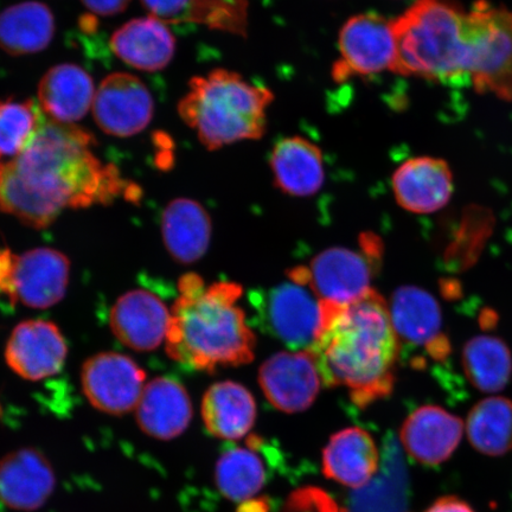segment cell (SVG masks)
Returning a JSON list of instances; mask_svg holds the SVG:
<instances>
[{"mask_svg": "<svg viewBox=\"0 0 512 512\" xmlns=\"http://www.w3.org/2000/svg\"><path fill=\"white\" fill-rule=\"evenodd\" d=\"M94 143L79 126L44 120L21 155L0 162V210L42 229L66 209L108 204L120 196L134 200L139 190L94 155Z\"/></svg>", "mask_w": 512, "mask_h": 512, "instance_id": "1", "label": "cell"}, {"mask_svg": "<svg viewBox=\"0 0 512 512\" xmlns=\"http://www.w3.org/2000/svg\"><path fill=\"white\" fill-rule=\"evenodd\" d=\"M322 306L323 323L309 351L325 386L348 389L360 408L388 398L401 343L386 299L371 288L350 305Z\"/></svg>", "mask_w": 512, "mask_h": 512, "instance_id": "2", "label": "cell"}, {"mask_svg": "<svg viewBox=\"0 0 512 512\" xmlns=\"http://www.w3.org/2000/svg\"><path fill=\"white\" fill-rule=\"evenodd\" d=\"M178 291L165 341L172 360L207 373L254 360L256 338L238 304L241 285H207L200 275L188 273L179 279Z\"/></svg>", "mask_w": 512, "mask_h": 512, "instance_id": "3", "label": "cell"}, {"mask_svg": "<svg viewBox=\"0 0 512 512\" xmlns=\"http://www.w3.org/2000/svg\"><path fill=\"white\" fill-rule=\"evenodd\" d=\"M273 100L270 89L232 70L215 69L190 80L178 112L202 145L215 151L264 136Z\"/></svg>", "mask_w": 512, "mask_h": 512, "instance_id": "4", "label": "cell"}, {"mask_svg": "<svg viewBox=\"0 0 512 512\" xmlns=\"http://www.w3.org/2000/svg\"><path fill=\"white\" fill-rule=\"evenodd\" d=\"M465 12L454 0H416L393 18V73L439 83L465 80Z\"/></svg>", "mask_w": 512, "mask_h": 512, "instance_id": "5", "label": "cell"}, {"mask_svg": "<svg viewBox=\"0 0 512 512\" xmlns=\"http://www.w3.org/2000/svg\"><path fill=\"white\" fill-rule=\"evenodd\" d=\"M465 69L478 94L512 101V11L489 0L466 10Z\"/></svg>", "mask_w": 512, "mask_h": 512, "instance_id": "6", "label": "cell"}, {"mask_svg": "<svg viewBox=\"0 0 512 512\" xmlns=\"http://www.w3.org/2000/svg\"><path fill=\"white\" fill-rule=\"evenodd\" d=\"M374 256L332 247L319 253L309 266L292 270L290 279L311 288L320 303L342 307L355 303L371 290Z\"/></svg>", "mask_w": 512, "mask_h": 512, "instance_id": "7", "label": "cell"}, {"mask_svg": "<svg viewBox=\"0 0 512 512\" xmlns=\"http://www.w3.org/2000/svg\"><path fill=\"white\" fill-rule=\"evenodd\" d=\"M339 59L332 68L337 82L390 70L396 60L393 19L361 14L348 19L338 37Z\"/></svg>", "mask_w": 512, "mask_h": 512, "instance_id": "8", "label": "cell"}, {"mask_svg": "<svg viewBox=\"0 0 512 512\" xmlns=\"http://www.w3.org/2000/svg\"><path fill=\"white\" fill-rule=\"evenodd\" d=\"M255 305L278 341L296 351L311 349L323 323V306L309 286L291 279L271 288Z\"/></svg>", "mask_w": 512, "mask_h": 512, "instance_id": "9", "label": "cell"}, {"mask_svg": "<svg viewBox=\"0 0 512 512\" xmlns=\"http://www.w3.org/2000/svg\"><path fill=\"white\" fill-rule=\"evenodd\" d=\"M146 374L130 357L101 352L83 364V392L92 406L111 415L136 409L145 388Z\"/></svg>", "mask_w": 512, "mask_h": 512, "instance_id": "10", "label": "cell"}, {"mask_svg": "<svg viewBox=\"0 0 512 512\" xmlns=\"http://www.w3.org/2000/svg\"><path fill=\"white\" fill-rule=\"evenodd\" d=\"M153 111L155 104L149 89L132 74L114 73L96 89L94 120L111 136H136L149 126Z\"/></svg>", "mask_w": 512, "mask_h": 512, "instance_id": "11", "label": "cell"}, {"mask_svg": "<svg viewBox=\"0 0 512 512\" xmlns=\"http://www.w3.org/2000/svg\"><path fill=\"white\" fill-rule=\"evenodd\" d=\"M322 377L315 357L309 350L279 352L262 363L259 384L274 408L285 413H299L316 401Z\"/></svg>", "mask_w": 512, "mask_h": 512, "instance_id": "12", "label": "cell"}, {"mask_svg": "<svg viewBox=\"0 0 512 512\" xmlns=\"http://www.w3.org/2000/svg\"><path fill=\"white\" fill-rule=\"evenodd\" d=\"M70 264L66 255L53 248L32 249L15 256L14 268L4 293L12 303L47 309L66 294Z\"/></svg>", "mask_w": 512, "mask_h": 512, "instance_id": "13", "label": "cell"}, {"mask_svg": "<svg viewBox=\"0 0 512 512\" xmlns=\"http://www.w3.org/2000/svg\"><path fill=\"white\" fill-rule=\"evenodd\" d=\"M67 352L66 341L56 325L46 320H28L12 331L5 357L23 379L40 381L59 373Z\"/></svg>", "mask_w": 512, "mask_h": 512, "instance_id": "14", "label": "cell"}, {"mask_svg": "<svg viewBox=\"0 0 512 512\" xmlns=\"http://www.w3.org/2000/svg\"><path fill=\"white\" fill-rule=\"evenodd\" d=\"M392 188L401 208L414 214H432L451 201L453 172L445 159L414 157L395 170Z\"/></svg>", "mask_w": 512, "mask_h": 512, "instance_id": "15", "label": "cell"}, {"mask_svg": "<svg viewBox=\"0 0 512 512\" xmlns=\"http://www.w3.org/2000/svg\"><path fill=\"white\" fill-rule=\"evenodd\" d=\"M53 466L43 453L24 447L0 460V502L17 511L43 507L55 490Z\"/></svg>", "mask_w": 512, "mask_h": 512, "instance_id": "16", "label": "cell"}, {"mask_svg": "<svg viewBox=\"0 0 512 512\" xmlns=\"http://www.w3.org/2000/svg\"><path fill=\"white\" fill-rule=\"evenodd\" d=\"M465 424L439 406H424L408 416L400 440L408 456L425 466L447 462L463 439Z\"/></svg>", "mask_w": 512, "mask_h": 512, "instance_id": "17", "label": "cell"}, {"mask_svg": "<svg viewBox=\"0 0 512 512\" xmlns=\"http://www.w3.org/2000/svg\"><path fill=\"white\" fill-rule=\"evenodd\" d=\"M110 320L113 334L126 347L152 351L166 341L171 312L155 294L136 290L117 300Z\"/></svg>", "mask_w": 512, "mask_h": 512, "instance_id": "18", "label": "cell"}, {"mask_svg": "<svg viewBox=\"0 0 512 512\" xmlns=\"http://www.w3.org/2000/svg\"><path fill=\"white\" fill-rule=\"evenodd\" d=\"M379 467V448L370 433L360 427L332 435L323 451L325 477L351 489L366 488Z\"/></svg>", "mask_w": 512, "mask_h": 512, "instance_id": "19", "label": "cell"}, {"mask_svg": "<svg viewBox=\"0 0 512 512\" xmlns=\"http://www.w3.org/2000/svg\"><path fill=\"white\" fill-rule=\"evenodd\" d=\"M136 413L140 430L146 435L175 439L187 430L192 419L190 396L181 383L158 377L146 384Z\"/></svg>", "mask_w": 512, "mask_h": 512, "instance_id": "20", "label": "cell"}, {"mask_svg": "<svg viewBox=\"0 0 512 512\" xmlns=\"http://www.w3.org/2000/svg\"><path fill=\"white\" fill-rule=\"evenodd\" d=\"M275 187L293 197H310L322 189V150L309 139L287 137L275 144L270 158Z\"/></svg>", "mask_w": 512, "mask_h": 512, "instance_id": "21", "label": "cell"}, {"mask_svg": "<svg viewBox=\"0 0 512 512\" xmlns=\"http://www.w3.org/2000/svg\"><path fill=\"white\" fill-rule=\"evenodd\" d=\"M95 93L94 82L85 69L64 63L43 76L38 86V101L50 120L73 124L91 110Z\"/></svg>", "mask_w": 512, "mask_h": 512, "instance_id": "22", "label": "cell"}, {"mask_svg": "<svg viewBox=\"0 0 512 512\" xmlns=\"http://www.w3.org/2000/svg\"><path fill=\"white\" fill-rule=\"evenodd\" d=\"M111 48L128 66L157 72L174 59L176 40L165 23L150 16L133 19L115 31Z\"/></svg>", "mask_w": 512, "mask_h": 512, "instance_id": "23", "label": "cell"}, {"mask_svg": "<svg viewBox=\"0 0 512 512\" xmlns=\"http://www.w3.org/2000/svg\"><path fill=\"white\" fill-rule=\"evenodd\" d=\"M388 305L401 344L427 348L440 344L443 315L431 293L412 285L401 286Z\"/></svg>", "mask_w": 512, "mask_h": 512, "instance_id": "24", "label": "cell"}, {"mask_svg": "<svg viewBox=\"0 0 512 512\" xmlns=\"http://www.w3.org/2000/svg\"><path fill=\"white\" fill-rule=\"evenodd\" d=\"M162 234L166 249L181 264H194L207 253L211 239V220L200 203L177 198L165 208Z\"/></svg>", "mask_w": 512, "mask_h": 512, "instance_id": "25", "label": "cell"}, {"mask_svg": "<svg viewBox=\"0 0 512 512\" xmlns=\"http://www.w3.org/2000/svg\"><path fill=\"white\" fill-rule=\"evenodd\" d=\"M208 432L223 440H239L251 432L256 420L253 395L242 384L223 381L211 386L202 402Z\"/></svg>", "mask_w": 512, "mask_h": 512, "instance_id": "26", "label": "cell"}, {"mask_svg": "<svg viewBox=\"0 0 512 512\" xmlns=\"http://www.w3.org/2000/svg\"><path fill=\"white\" fill-rule=\"evenodd\" d=\"M55 35V18L46 4L24 2L0 12V49L12 56L40 53Z\"/></svg>", "mask_w": 512, "mask_h": 512, "instance_id": "27", "label": "cell"}, {"mask_svg": "<svg viewBox=\"0 0 512 512\" xmlns=\"http://www.w3.org/2000/svg\"><path fill=\"white\" fill-rule=\"evenodd\" d=\"M467 439L476 451L502 457L512 451V401L490 396L476 403L465 422Z\"/></svg>", "mask_w": 512, "mask_h": 512, "instance_id": "28", "label": "cell"}, {"mask_svg": "<svg viewBox=\"0 0 512 512\" xmlns=\"http://www.w3.org/2000/svg\"><path fill=\"white\" fill-rule=\"evenodd\" d=\"M467 380L483 393L495 394L507 387L512 375V355L501 338L480 335L463 349Z\"/></svg>", "mask_w": 512, "mask_h": 512, "instance_id": "29", "label": "cell"}, {"mask_svg": "<svg viewBox=\"0 0 512 512\" xmlns=\"http://www.w3.org/2000/svg\"><path fill=\"white\" fill-rule=\"evenodd\" d=\"M217 488L234 502L255 498L267 479L265 463L254 448L233 447L222 454L216 464Z\"/></svg>", "mask_w": 512, "mask_h": 512, "instance_id": "30", "label": "cell"}, {"mask_svg": "<svg viewBox=\"0 0 512 512\" xmlns=\"http://www.w3.org/2000/svg\"><path fill=\"white\" fill-rule=\"evenodd\" d=\"M44 120L34 100H0V162L21 155L41 130Z\"/></svg>", "mask_w": 512, "mask_h": 512, "instance_id": "31", "label": "cell"}, {"mask_svg": "<svg viewBox=\"0 0 512 512\" xmlns=\"http://www.w3.org/2000/svg\"><path fill=\"white\" fill-rule=\"evenodd\" d=\"M284 512H342L326 492L318 488L300 489L287 499Z\"/></svg>", "mask_w": 512, "mask_h": 512, "instance_id": "32", "label": "cell"}, {"mask_svg": "<svg viewBox=\"0 0 512 512\" xmlns=\"http://www.w3.org/2000/svg\"><path fill=\"white\" fill-rule=\"evenodd\" d=\"M194 3L195 0H142L150 15L163 23L190 22Z\"/></svg>", "mask_w": 512, "mask_h": 512, "instance_id": "33", "label": "cell"}, {"mask_svg": "<svg viewBox=\"0 0 512 512\" xmlns=\"http://www.w3.org/2000/svg\"><path fill=\"white\" fill-rule=\"evenodd\" d=\"M82 3L93 14L113 16L125 11L131 0H82Z\"/></svg>", "mask_w": 512, "mask_h": 512, "instance_id": "34", "label": "cell"}, {"mask_svg": "<svg viewBox=\"0 0 512 512\" xmlns=\"http://www.w3.org/2000/svg\"><path fill=\"white\" fill-rule=\"evenodd\" d=\"M425 512H476L462 498L445 496L437 499Z\"/></svg>", "mask_w": 512, "mask_h": 512, "instance_id": "35", "label": "cell"}, {"mask_svg": "<svg viewBox=\"0 0 512 512\" xmlns=\"http://www.w3.org/2000/svg\"><path fill=\"white\" fill-rule=\"evenodd\" d=\"M15 256L9 251L0 249V291L5 292L9 285Z\"/></svg>", "mask_w": 512, "mask_h": 512, "instance_id": "36", "label": "cell"}, {"mask_svg": "<svg viewBox=\"0 0 512 512\" xmlns=\"http://www.w3.org/2000/svg\"><path fill=\"white\" fill-rule=\"evenodd\" d=\"M236 512H271L270 503L265 497L252 498L249 501L242 502Z\"/></svg>", "mask_w": 512, "mask_h": 512, "instance_id": "37", "label": "cell"}]
</instances>
